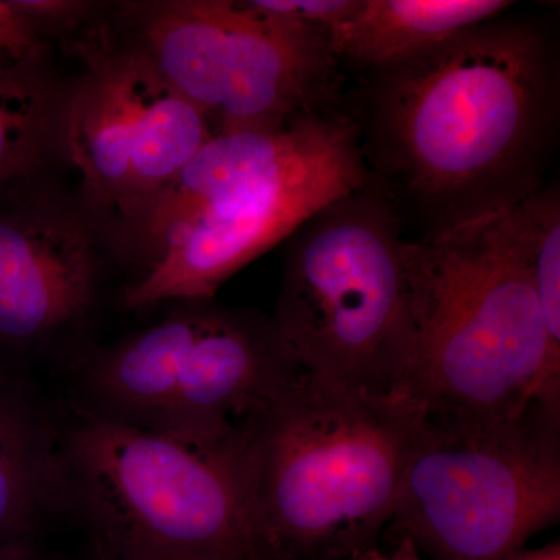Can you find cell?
I'll return each instance as SVG.
<instances>
[{
  "label": "cell",
  "instance_id": "cell-1",
  "mask_svg": "<svg viewBox=\"0 0 560 560\" xmlns=\"http://www.w3.org/2000/svg\"><path fill=\"white\" fill-rule=\"evenodd\" d=\"M360 131L370 176L434 232L511 209L544 187L560 119L555 33L501 14L371 70Z\"/></svg>",
  "mask_w": 560,
  "mask_h": 560
},
{
  "label": "cell",
  "instance_id": "cell-2",
  "mask_svg": "<svg viewBox=\"0 0 560 560\" xmlns=\"http://www.w3.org/2000/svg\"><path fill=\"white\" fill-rule=\"evenodd\" d=\"M370 184L359 124L334 108L215 132L140 224L136 249L151 259L125 304L213 300L313 213Z\"/></svg>",
  "mask_w": 560,
  "mask_h": 560
},
{
  "label": "cell",
  "instance_id": "cell-3",
  "mask_svg": "<svg viewBox=\"0 0 560 560\" xmlns=\"http://www.w3.org/2000/svg\"><path fill=\"white\" fill-rule=\"evenodd\" d=\"M422 412L302 371L243 429L260 560H359L396 508Z\"/></svg>",
  "mask_w": 560,
  "mask_h": 560
},
{
  "label": "cell",
  "instance_id": "cell-4",
  "mask_svg": "<svg viewBox=\"0 0 560 560\" xmlns=\"http://www.w3.org/2000/svg\"><path fill=\"white\" fill-rule=\"evenodd\" d=\"M416 353L410 400L427 418L501 420L534 405L560 415L548 341L510 209L407 243Z\"/></svg>",
  "mask_w": 560,
  "mask_h": 560
},
{
  "label": "cell",
  "instance_id": "cell-5",
  "mask_svg": "<svg viewBox=\"0 0 560 560\" xmlns=\"http://www.w3.org/2000/svg\"><path fill=\"white\" fill-rule=\"evenodd\" d=\"M400 219L371 184L313 213L289 237L272 320L302 371L411 401L416 319Z\"/></svg>",
  "mask_w": 560,
  "mask_h": 560
},
{
  "label": "cell",
  "instance_id": "cell-6",
  "mask_svg": "<svg viewBox=\"0 0 560 560\" xmlns=\"http://www.w3.org/2000/svg\"><path fill=\"white\" fill-rule=\"evenodd\" d=\"M242 431L194 444L80 410L61 441L68 501L101 556L260 560Z\"/></svg>",
  "mask_w": 560,
  "mask_h": 560
},
{
  "label": "cell",
  "instance_id": "cell-7",
  "mask_svg": "<svg viewBox=\"0 0 560 560\" xmlns=\"http://www.w3.org/2000/svg\"><path fill=\"white\" fill-rule=\"evenodd\" d=\"M84 371V411L194 444L241 434L301 372L272 318L213 300L178 302Z\"/></svg>",
  "mask_w": 560,
  "mask_h": 560
},
{
  "label": "cell",
  "instance_id": "cell-8",
  "mask_svg": "<svg viewBox=\"0 0 560 560\" xmlns=\"http://www.w3.org/2000/svg\"><path fill=\"white\" fill-rule=\"evenodd\" d=\"M560 518V415H422L389 526L427 560H511Z\"/></svg>",
  "mask_w": 560,
  "mask_h": 560
},
{
  "label": "cell",
  "instance_id": "cell-9",
  "mask_svg": "<svg viewBox=\"0 0 560 560\" xmlns=\"http://www.w3.org/2000/svg\"><path fill=\"white\" fill-rule=\"evenodd\" d=\"M80 51L83 73L61 102V142L92 210L131 248L151 206L215 130L130 43L98 33Z\"/></svg>",
  "mask_w": 560,
  "mask_h": 560
},
{
  "label": "cell",
  "instance_id": "cell-10",
  "mask_svg": "<svg viewBox=\"0 0 560 560\" xmlns=\"http://www.w3.org/2000/svg\"><path fill=\"white\" fill-rule=\"evenodd\" d=\"M338 62L323 33L257 9L224 3L213 54L217 132L279 128L334 108Z\"/></svg>",
  "mask_w": 560,
  "mask_h": 560
},
{
  "label": "cell",
  "instance_id": "cell-11",
  "mask_svg": "<svg viewBox=\"0 0 560 560\" xmlns=\"http://www.w3.org/2000/svg\"><path fill=\"white\" fill-rule=\"evenodd\" d=\"M91 228L62 210H0V342L27 348L83 318L94 298Z\"/></svg>",
  "mask_w": 560,
  "mask_h": 560
},
{
  "label": "cell",
  "instance_id": "cell-12",
  "mask_svg": "<svg viewBox=\"0 0 560 560\" xmlns=\"http://www.w3.org/2000/svg\"><path fill=\"white\" fill-rule=\"evenodd\" d=\"M68 501L61 441L27 383L0 370V548Z\"/></svg>",
  "mask_w": 560,
  "mask_h": 560
},
{
  "label": "cell",
  "instance_id": "cell-13",
  "mask_svg": "<svg viewBox=\"0 0 560 560\" xmlns=\"http://www.w3.org/2000/svg\"><path fill=\"white\" fill-rule=\"evenodd\" d=\"M510 0H360L359 9L331 33L329 44L370 70L433 49L458 33L506 14Z\"/></svg>",
  "mask_w": 560,
  "mask_h": 560
},
{
  "label": "cell",
  "instance_id": "cell-14",
  "mask_svg": "<svg viewBox=\"0 0 560 560\" xmlns=\"http://www.w3.org/2000/svg\"><path fill=\"white\" fill-rule=\"evenodd\" d=\"M61 102L32 62L0 70V195L38 175L61 142Z\"/></svg>",
  "mask_w": 560,
  "mask_h": 560
},
{
  "label": "cell",
  "instance_id": "cell-15",
  "mask_svg": "<svg viewBox=\"0 0 560 560\" xmlns=\"http://www.w3.org/2000/svg\"><path fill=\"white\" fill-rule=\"evenodd\" d=\"M515 241L533 279L548 341L560 357V197L544 186L510 209Z\"/></svg>",
  "mask_w": 560,
  "mask_h": 560
},
{
  "label": "cell",
  "instance_id": "cell-16",
  "mask_svg": "<svg viewBox=\"0 0 560 560\" xmlns=\"http://www.w3.org/2000/svg\"><path fill=\"white\" fill-rule=\"evenodd\" d=\"M257 9L323 33H331L359 9L360 0H250Z\"/></svg>",
  "mask_w": 560,
  "mask_h": 560
},
{
  "label": "cell",
  "instance_id": "cell-17",
  "mask_svg": "<svg viewBox=\"0 0 560 560\" xmlns=\"http://www.w3.org/2000/svg\"><path fill=\"white\" fill-rule=\"evenodd\" d=\"M38 38L72 32L91 11V3L77 0H10Z\"/></svg>",
  "mask_w": 560,
  "mask_h": 560
},
{
  "label": "cell",
  "instance_id": "cell-18",
  "mask_svg": "<svg viewBox=\"0 0 560 560\" xmlns=\"http://www.w3.org/2000/svg\"><path fill=\"white\" fill-rule=\"evenodd\" d=\"M40 44L43 40L10 0H0V55L14 62H32L39 55Z\"/></svg>",
  "mask_w": 560,
  "mask_h": 560
},
{
  "label": "cell",
  "instance_id": "cell-19",
  "mask_svg": "<svg viewBox=\"0 0 560 560\" xmlns=\"http://www.w3.org/2000/svg\"><path fill=\"white\" fill-rule=\"evenodd\" d=\"M0 560H54L43 555L32 540L16 541L0 548Z\"/></svg>",
  "mask_w": 560,
  "mask_h": 560
},
{
  "label": "cell",
  "instance_id": "cell-20",
  "mask_svg": "<svg viewBox=\"0 0 560 560\" xmlns=\"http://www.w3.org/2000/svg\"><path fill=\"white\" fill-rule=\"evenodd\" d=\"M359 560H427L419 555L415 548L411 547L410 541L399 540V547L396 548V551L389 552V555H385V552H381L378 550L368 551L363 558Z\"/></svg>",
  "mask_w": 560,
  "mask_h": 560
},
{
  "label": "cell",
  "instance_id": "cell-21",
  "mask_svg": "<svg viewBox=\"0 0 560 560\" xmlns=\"http://www.w3.org/2000/svg\"><path fill=\"white\" fill-rule=\"evenodd\" d=\"M511 560H560V545L550 544L537 550H523Z\"/></svg>",
  "mask_w": 560,
  "mask_h": 560
},
{
  "label": "cell",
  "instance_id": "cell-22",
  "mask_svg": "<svg viewBox=\"0 0 560 560\" xmlns=\"http://www.w3.org/2000/svg\"><path fill=\"white\" fill-rule=\"evenodd\" d=\"M101 560H234V559L190 558V556H101Z\"/></svg>",
  "mask_w": 560,
  "mask_h": 560
},
{
  "label": "cell",
  "instance_id": "cell-23",
  "mask_svg": "<svg viewBox=\"0 0 560 560\" xmlns=\"http://www.w3.org/2000/svg\"><path fill=\"white\" fill-rule=\"evenodd\" d=\"M16 65H24V62H14L11 61L10 58L3 57V55H0V70L11 68V66Z\"/></svg>",
  "mask_w": 560,
  "mask_h": 560
}]
</instances>
